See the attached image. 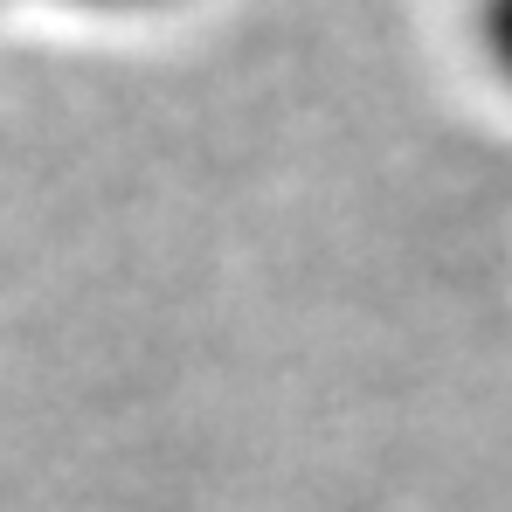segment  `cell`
<instances>
[{
  "label": "cell",
  "instance_id": "1",
  "mask_svg": "<svg viewBox=\"0 0 512 512\" xmlns=\"http://www.w3.org/2000/svg\"><path fill=\"white\" fill-rule=\"evenodd\" d=\"M478 42L512 84V0H478Z\"/></svg>",
  "mask_w": 512,
  "mask_h": 512
},
{
  "label": "cell",
  "instance_id": "2",
  "mask_svg": "<svg viewBox=\"0 0 512 512\" xmlns=\"http://www.w3.org/2000/svg\"><path fill=\"white\" fill-rule=\"evenodd\" d=\"M84 7H153V0H84Z\"/></svg>",
  "mask_w": 512,
  "mask_h": 512
}]
</instances>
